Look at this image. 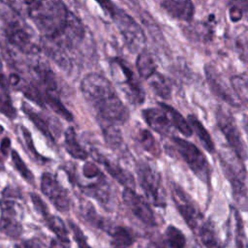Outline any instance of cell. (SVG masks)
<instances>
[{"instance_id": "16", "label": "cell", "mask_w": 248, "mask_h": 248, "mask_svg": "<svg viewBox=\"0 0 248 248\" xmlns=\"http://www.w3.org/2000/svg\"><path fill=\"white\" fill-rule=\"evenodd\" d=\"M87 183H78L80 191L87 197L96 200L101 204H107L110 199V185L105 174L94 178L86 179Z\"/></svg>"}, {"instance_id": "9", "label": "cell", "mask_w": 248, "mask_h": 248, "mask_svg": "<svg viewBox=\"0 0 248 248\" xmlns=\"http://www.w3.org/2000/svg\"><path fill=\"white\" fill-rule=\"evenodd\" d=\"M0 211V232L13 239L18 238L23 232L22 205L16 199L2 197Z\"/></svg>"}, {"instance_id": "47", "label": "cell", "mask_w": 248, "mask_h": 248, "mask_svg": "<svg viewBox=\"0 0 248 248\" xmlns=\"http://www.w3.org/2000/svg\"><path fill=\"white\" fill-rule=\"evenodd\" d=\"M3 170V165H2V162L0 160V170Z\"/></svg>"}, {"instance_id": "30", "label": "cell", "mask_w": 248, "mask_h": 248, "mask_svg": "<svg viewBox=\"0 0 248 248\" xmlns=\"http://www.w3.org/2000/svg\"><path fill=\"white\" fill-rule=\"evenodd\" d=\"M46 226L47 229L55 234V236L62 242V243H70L69 239V232L64 223V221L56 215L49 214L45 219Z\"/></svg>"}, {"instance_id": "6", "label": "cell", "mask_w": 248, "mask_h": 248, "mask_svg": "<svg viewBox=\"0 0 248 248\" xmlns=\"http://www.w3.org/2000/svg\"><path fill=\"white\" fill-rule=\"evenodd\" d=\"M136 172L139 184L146 200L157 207H165L167 204L166 192L160 172L145 161H139L137 163Z\"/></svg>"}, {"instance_id": "35", "label": "cell", "mask_w": 248, "mask_h": 248, "mask_svg": "<svg viewBox=\"0 0 248 248\" xmlns=\"http://www.w3.org/2000/svg\"><path fill=\"white\" fill-rule=\"evenodd\" d=\"M166 241L170 248H185L186 237L176 227L170 225L166 230Z\"/></svg>"}, {"instance_id": "12", "label": "cell", "mask_w": 248, "mask_h": 248, "mask_svg": "<svg viewBox=\"0 0 248 248\" xmlns=\"http://www.w3.org/2000/svg\"><path fill=\"white\" fill-rule=\"evenodd\" d=\"M8 42L24 54H35L40 48L22 22L16 19L8 21L4 28Z\"/></svg>"}, {"instance_id": "25", "label": "cell", "mask_w": 248, "mask_h": 248, "mask_svg": "<svg viewBox=\"0 0 248 248\" xmlns=\"http://www.w3.org/2000/svg\"><path fill=\"white\" fill-rule=\"evenodd\" d=\"M187 120H188L190 126L192 127V130L197 135L198 139L200 140L201 143L202 144L203 148L206 151H208L209 153H214L215 152L214 142H213L209 133L207 132L206 128L203 126V124L194 114H189Z\"/></svg>"}, {"instance_id": "36", "label": "cell", "mask_w": 248, "mask_h": 248, "mask_svg": "<svg viewBox=\"0 0 248 248\" xmlns=\"http://www.w3.org/2000/svg\"><path fill=\"white\" fill-rule=\"evenodd\" d=\"M82 215L88 223H90L92 226L96 227L97 229L106 230L107 232H108L109 230L111 229L109 228L108 223L106 222L100 215L97 214L95 208L90 203L86 204V206L82 209Z\"/></svg>"}, {"instance_id": "19", "label": "cell", "mask_w": 248, "mask_h": 248, "mask_svg": "<svg viewBox=\"0 0 248 248\" xmlns=\"http://www.w3.org/2000/svg\"><path fill=\"white\" fill-rule=\"evenodd\" d=\"M230 226L231 233L233 235L234 248H248V238L246 236L242 217L237 207L230 206Z\"/></svg>"}, {"instance_id": "7", "label": "cell", "mask_w": 248, "mask_h": 248, "mask_svg": "<svg viewBox=\"0 0 248 248\" xmlns=\"http://www.w3.org/2000/svg\"><path fill=\"white\" fill-rule=\"evenodd\" d=\"M111 74L129 101L134 105H140L144 102L145 93L133 70L122 58L115 57L110 60Z\"/></svg>"}, {"instance_id": "31", "label": "cell", "mask_w": 248, "mask_h": 248, "mask_svg": "<svg viewBox=\"0 0 248 248\" xmlns=\"http://www.w3.org/2000/svg\"><path fill=\"white\" fill-rule=\"evenodd\" d=\"M138 140L144 151L148 152L153 157H159L161 154V148L153 135L146 129L140 130L138 134Z\"/></svg>"}, {"instance_id": "26", "label": "cell", "mask_w": 248, "mask_h": 248, "mask_svg": "<svg viewBox=\"0 0 248 248\" xmlns=\"http://www.w3.org/2000/svg\"><path fill=\"white\" fill-rule=\"evenodd\" d=\"M108 233L110 234L111 248H129L135 242L133 233L125 227H112Z\"/></svg>"}, {"instance_id": "43", "label": "cell", "mask_w": 248, "mask_h": 248, "mask_svg": "<svg viewBox=\"0 0 248 248\" xmlns=\"http://www.w3.org/2000/svg\"><path fill=\"white\" fill-rule=\"evenodd\" d=\"M0 88L8 92V80L4 73V68H3V63L1 58H0Z\"/></svg>"}, {"instance_id": "37", "label": "cell", "mask_w": 248, "mask_h": 248, "mask_svg": "<svg viewBox=\"0 0 248 248\" xmlns=\"http://www.w3.org/2000/svg\"><path fill=\"white\" fill-rule=\"evenodd\" d=\"M0 113L13 120L16 117V109L13 106L11 98L7 91L0 88Z\"/></svg>"}, {"instance_id": "13", "label": "cell", "mask_w": 248, "mask_h": 248, "mask_svg": "<svg viewBox=\"0 0 248 248\" xmlns=\"http://www.w3.org/2000/svg\"><path fill=\"white\" fill-rule=\"evenodd\" d=\"M122 200L132 214L141 223L148 227L157 225L156 217L149 204V202L139 195L133 188H125L122 193Z\"/></svg>"}, {"instance_id": "18", "label": "cell", "mask_w": 248, "mask_h": 248, "mask_svg": "<svg viewBox=\"0 0 248 248\" xmlns=\"http://www.w3.org/2000/svg\"><path fill=\"white\" fill-rule=\"evenodd\" d=\"M162 7L168 15L181 21H191L195 13L192 0H164Z\"/></svg>"}, {"instance_id": "10", "label": "cell", "mask_w": 248, "mask_h": 248, "mask_svg": "<svg viewBox=\"0 0 248 248\" xmlns=\"http://www.w3.org/2000/svg\"><path fill=\"white\" fill-rule=\"evenodd\" d=\"M215 116L217 126L224 135L231 150L240 161L244 162L247 159L246 146L234 118L222 107L216 109Z\"/></svg>"}, {"instance_id": "11", "label": "cell", "mask_w": 248, "mask_h": 248, "mask_svg": "<svg viewBox=\"0 0 248 248\" xmlns=\"http://www.w3.org/2000/svg\"><path fill=\"white\" fill-rule=\"evenodd\" d=\"M40 188L44 196H46L51 204L60 212L65 213L70 210L71 200L68 191L49 172H44L41 176Z\"/></svg>"}, {"instance_id": "14", "label": "cell", "mask_w": 248, "mask_h": 248, "mask_svg": "<svg viewBox=\"0 0 248 248\" xmlns=\"http://www.w3.org/2000/svg\"><path fill=\"white\" fill-rule=\"evenodd\" d=\"M92 157L95 161H97L100 165H102L105 170L118 183L123 185L125 188H133L135 189V178L134 176L121 168L118 164L110 161L108 157L97 150H92Z\"/></svg>"}, {"instance_id": "20", "label": "cell", "mask_w": 248, "mask_h": 248, "mask_svg": "<svg viewBox=\"0 0 248 248\" xmlns=\"http://www.w3.org/2000/svg\"><path fill=\"white\" fill-rule=\"evenodd\" d=\"M21 109L24 114L29 118V120L35 125V127L52 143H55V139L51 131V126L48 120L36 109H34L30 105L23 102L21 105Z\"/></svg>"}, {"instance_id": "32", "label": "cell", "mask_w": 248, "mask_h": 248, "mask_svg": "<svg viewBox=\"0 0 248 248\" xmlns=\"http://www.w3.org/2000/svg\"><path fill=\"white\" fill-rule=\"evenodd\" d=\"M149 79L151 88L159 97L166 100L170 98L171 86L170 81L163 75L156 72Z\"/></svg>"}, {"instance_id": "22", "label": "cell", "mask_w": 248, "mask_h": 248, "mask_svg": "<svg viewBox=\"0 0 248 248\" xmlns=\"http://www.w3.org/2000/svg\"><path fill=\"white\" fill-rule=\"evenodd\" d=\"M99 125L107 145L113 150H121L124 140L119 125L114 123H99Z\"/></svg>"}, {"instance_id": "24", "label": "cell", "mask_w": 248, "mask_h": 248, "mask_svg": "<svg viewBox=\"0 0 248 248\" xmlns=\"http://www.w3.org/2000/svg\"><path fill=\"white\" fill-rule=\"evenodd\" d=\"M136 67L140 78L144 79H149L157 70V65L153 56L146 49H142L139 52L136 60Z\"/></svg>"}, {"instance_id": "45", "label": "cell", "mask_w": 248, "mask_h": 248, "mask_svg": "<svg viewBox=\"0 0 248 248\" xmlns=\"http://www.w3.org/2000/svg\"><path fill=\"white\" fill-rule=\"evenodd\" d=\"M148 248H161V247H159V246H157V245H155V244H152V245H150Z\"/></svg>"}, {"instance_id": "5", "label": "cell", "mask_w": 248, "mask_h": 248, "mask_svg": "<svg viewBox=\"0 0 248 248\" xmlns=\"http://www.w3.org/2000/svg\"><path fill=\"white\" fill-rule=\"evenodd\" d=\"M171 199L190 230L199 236L210 220H206L196 202L179 185L172 183L170 187Z\"/></svg>"}, {"instance_id": "17", "label": "cell", "mask_w": 248, "mask_h": 248, "mask_svg": "<svg viewBox=\"0 0 248 248\" xmlns=\"http://www.w3.org/2000/svg\"><path fill=\"white\" fill-rule=\"evenodd\" d=\"M205 77L207 79V82L209 84V87L211 91L220 99H222L224 102L228 103L229 105L232 107H238L239 103L233 96V94L231 92L229 87L226 85V83L223 81L215 68H213L210 65L205 66L204 68Z\"/></svg>"}, {"instance_id": "42", "label": "cell", "mask_w": 248, "mask_h": 248, "mask_svg": "<svg viewBox=\"0 0 248 248\" xmlns=\"http://www.w3.org/2000/svg\"><path fill=\"white\" fill-rule=\"evenodd\" d=\"M0 150L4 156H7L8 153L11 152V140L9 138L5 137L2 139L0 143Z\"/></svg>"}, {"instance_id": "4", "label": "cell", "mask_w": 248, "mask_h": 248, "mask_svg": "<svg viewBox=\"0 0 248 248\" xmlns=\"http://www.w3.org/2000/svg\"><path fill=\"white\" fill-rule=\"evenodd\" d=\"M175 152L186 163L192 172L208 187L211 181V167L205 155L194 143L178 138H170Z\"/></svg>"}, {"instance_id": "23", "label": "cell", "mask_w": 248, "mask_h": 248, "mask_svg": "<svg viewBox=\"0 0 248 248\" xmlns=\"http://www.w3.org/2000/svg\"><path fill=\"white\" fill-rule=\"evenodd\" d=\"M34 71L39 80V83L43 88V90L41 91L58 94V83L51 69H49L45 64H39L35 67Z\"/></svg>"}, {"instance_id": "44", "label": "cell", "mask_w": 248, "mask_h": 248, "mask_svg": "<svg viewBox=\"0 0 248 248\" xmlns=\"http://www.w3.org/2000/svg\"><path fill=\"white\" fill-rule=\"evenodd\" d=\"M242 125H243V129L245 131V133L247 134L248 137V116L244 115L242 118Z\"/></svg>"}, {"instance_id": "38", "label": "cell", "mask_w": 248, "mask_h": 248, "mask_svg": "<svg viewBox=\"0 0 248 248\" xmlns=\"http://www.w3.org/2000/svg\"><path fill=\"white\" fill-rule=\"evenodd\" d=\"M69 226L72 230L73 232V236H74V240L76 241V243L78 244V248H91L88 243H87V238L85 236V234L83 233V232L80 230V228L74 223L73 221H69Z\"/></svg>"}, {"instance_id": "28", "label": "cell", "mask_w": 248, "mask_h": 248, "mask_svg": "<svg viewBox=\"0 0 248 248\" xmlns=\"http://www.w3.org/2000/svg\"><path fill=\"white\" fill-rule=\"evenodd\" d=\"M43 100L46 105H47L51 110H53L56 114L64 118L65 120L71 122L74 119L72 112L63 105L57 93L51 92H42Z\"/></svg>"}, {"instance_id": "8", "label": "cell", "mask_w": 248, "mask_h": 248, "mask_svg": "<svg viewBox=\"0 0 248 248\" xmlns=\"http://www.w3.org/2000/svg\"><path fill=\"white\" fill-rule=\"evenodd\" d=\"M119 30L123 41L131 52H140L144 49L146 37L141 26L122 9H117L112 18Z\"/></svg>"}, {"instance_id": "46", "label": "cell", "mask_w": 248, "mask_h": 248, "mask_svg": "<svg viewBox=\"0 0 248 248\" xmlns=\"http://www.w3.org/2000/svg\"><path fill=\"white\" fill-rule=\"evenodd\" d=\"M1 1H3L4 3H11L13 0H1Z\"/></svg>"}, {"instance_id": "3", "label": "cell", "mask_w": 248, "mask_h": 248, "mask_svg": "<svg viewBox=\"0 0 248 248\" xmlns=\"http://www.w3.org/2000/svg\"><path fill=\"white\" fill-rule=\"evenodd\" d=\"M219 162L225 177L232 188V195L234 202L241 211H248V189L244 183L246 171L243 162L237 157L233 162L229 160L226 152H219Z\"/></svg>"}, {"instance_id": "1", "label": "cell", "mask_w": 248, "mask_h": 248, "mask_svg": "<svg viewBox=\"0 0 248 248\" xmlns=\"http://www.w3.org/2000/svg\"><path fill=\"white\" fill-rule=\"evenodd\" d=\"M28 17L46 39V48L68 53L82 38L81 21L63 0H22Z\"/></svg>"}, {"instance_id": "27", "label": "cell", "mask_w": 248, "mask_h": 248, "mask_svg": "<svg viewBox=\"0 0 248 248\" xmlns=\"http://www.w3.org/2000/svg\"><path fill=\"white\" fill-rule=\"evenodd\" d=\"M158 105L165 109V111L169 115L170 122L174 129H176L183 136H186V137L192 136V133H193L192 127L190 126L188 120H186L180 112H178L175 108H173L172 107H170V105H167L165 103H159Z\"/></svg>"}, {"instance_id": "29", "label": "cell", "mask_w": 248, "mask_h": 248, "mask_svg": "<svg viewBox=\"0 0 248 248\" xmlns=\"http://www.w3.org/2000/svg\"><path fill=\"white\" fill-rule=\"evenodd\" d=\"M18 131H19L20 136H21L22 144H23L26 152L28 153V155L31 157V159L35 163L40 164V165H43V164L46 163L48 161V158L44 157L43 155H41L38 152L37 148L34 145V141H33L32 135L30 133V131L25 126H23V125L18 126Z\"/></svg>"}, {"instance_id": "2", "label": "cell", "mask_w": 248, "mask_h": 248, "mask_svg": "<svg viewBox=\"0 0 248 248\" xmlns=\"http://www.w3.org/2000/svg\"><path fill=\"white\" fill-rule=\"evenodd\" d=\"M80 91L85 101L96 112L98 123L124 124L129 110L119 98L112 83L103 75L89 73L80 81Z\"/></svg>"}, {"instance_id": "15", "label": "cell", "mask_w": 248, "mask_h": 248, "mask_svg": "<svg viewBox=\"0 0 248 248\" xmlns=\"http://www.w3.org/2000/svg\"><path fill=\"white\" fill-rule=\"evenodd\" d=\"M142 117L145 123L156 133L161 136H170L173 128L170 119L165 109L159 108H148L142 110Z\"/></svg>"}, {"instance_id": "39", "label": "cell", "mask_w": 248, "mask_h": 248, "mask_svg": "<svg viewBox=\"0 0 248 248\" xmlns=\"http://www.w3.org/2000/svg\"><path fill=\"white\" fill-rule=\"evenodd\" d=\"M30 199H31V202L34 205V208L35 210L37 211V213H39L44 219L49 215V211H48V208L46 204V202L41 199V197L36 194V193H30Z\"/></svg>"}, {"instance_id": "34", "label": "cell", "mask_w": 248, "mask_h": 248, "mask_svg": "<svg viewBox=\"0 0 248 248\" xmlns=\"http://www.w3.org/2000/svg\"><path fill=\"white\" fill-rule=\"evenodd\" d=\"M11 158H12V163L16 169V170L20 174V176L29 184L34 185L35 177L32 173V171L29 170V168L25 165L24 161L20 157V155L14 149L11 150Z\"/></svg>"}, {"instance_id": "40", "label": "cell", "mask_w": 248, "mask_h": 248, "mask_svg": "<svg viewBox=\"0 0 248 248\" xmlns=\"http://www.w3.org/2000/svg\"><path fill=\"white\" fill-rule=\"evenodd\" d=\"M95 1L103 9V11L106 12L111 18L114 17L117 8L111 2V0H95Z\"/></svg>"}, {"instance_id": "33", "label": "cell", "mask_w": 248, "mask_h": 248, "mask_svg": "<svg viewBox=\"0 0 248 248\" xmlns=\"http://www.w3.org/2000/svg\"><path fill=\"white\" fill-rule=\"evenodd\" d=\"M233 92L240 102L248 106V76L236 75L231 78Z\"/></svg>"}, {"instance_id": "21", "label": "cell", "mask_w": 248, "mask_h": 248, "mask_svg": "<svg viewBox=\"0 0 248 248\" xmlns=\"http://www.w3.org/2000/svg\"><path fill=\"white\" fill-rule=\"evenodd\" d=\"M64 146L67 153L74 159L85 161L88 158V152L80 145L77 133L73 127H68L64 136Z\"/></svg>"}, {"instance_id": "41", "label": "cell", "mask_w": 248, "mask_h": 248, "mask_svg": "<svg viewBox=\"0 0 248 248\" xmlns=\"http://www.w3.org/2000/svg\"><path fill=\"white\" fill-rule=\"evenodd\" d=\"M15 248H42V244L37 238L23 240L15 245Z\"/></svg>"}]
</instances>
